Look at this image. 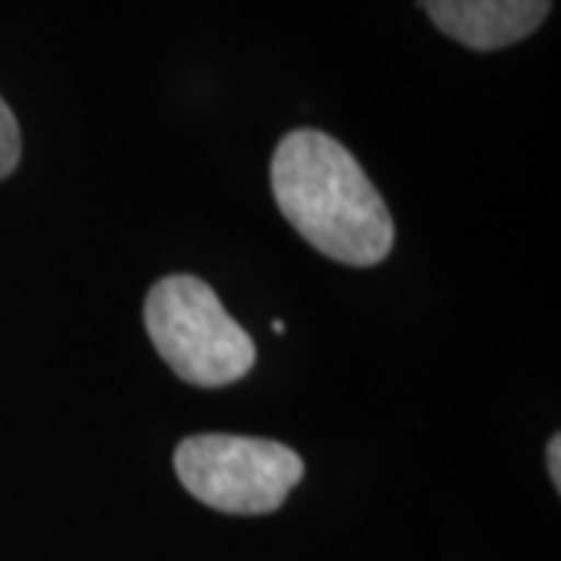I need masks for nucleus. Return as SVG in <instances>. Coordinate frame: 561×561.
<instances>
[{
	"mask_svg": "<svg viewBox=\"0 0 561 561\" xmlns=\"http://www.w3.org/2000/svg\"><path fill=\"white\" fill-rule=\"evenodd\" d=\"M421 7L446 38L471 50H500L530 38L552 0H421Z\"/></svg>",
	"mask_w": 561,
	"mask_h": 561,
	"instance_id": "obj_4",
	"label": "nucleus"
},
{
	"mask_svg": "<svg viewBox=\"0 0 561 561\" xmlns=\"http://www.w3.org/2000/svg\"><path fill=\"white\" fill-rule=\"evenodd\" d=\"M280 216L328 260L378 265L393 250V216L359 160L324 131L297 128L272 157Z\"/></svg>",
	"mask_w": 561,
	"mask_h": 561,
	"instance_id": "obj_1",
	"label": "nucleus"
},
{
	"mask_svg": "<svg viewBox=\"0 0 561 561\" xmlns=\"http://www.w3.org/2000/svg\"><path fill=\"white\" fill-rule=\"evenodd\" d=\"M546 465H549V474H552V486H561V437L556 434L549 446H546Z\"/></svg>",
	"mask_w": 561,
	"mask_h": 561,
	"instance_id": "obj_6",
	"label": "nucleus"
},
{
	"mask_svg": "<svg viewBox=\"0 0 561 561\" xmlns=\"http://www.w3.org/2000/svg\"><path fill=\"white\" fill-rule=\"evenodd\" d=\"M144 324L162 362L194 387L241 381L256 365V346L225 312L216 290L194 275L157 280L144 302Z\"/></svg>",
	"mask_w": 561,
	"mask_h": 561,
	"instance_id": "obj_2",
	"label": "nucleus"
},
{
	"mask_svg": "<svg viewBox=\"0 0 561 561\" xmlns=\"http://www.w3.org/2000/svg\"><path fill=\"white\" fill-rule=\"evenodd\" d=\"M22 157V135L20 122L13 116V110L0 98V179H7Z\"/></svg>",
	"mask_w": 561,
	"mask_h": 561,
	"instance_id": "obj_5",
	"label": "nucleus"
},
{
	"mask_svg": "<svg viewBox=\"0 0 561 561\" xmlns=\"http://www.w3.org/2000/svg\"><path fill=\"white\" fill-rule=\"evenodd\" d=\"M302 471V459L290 446L260 437L197 434L175 449V474L184 490L225 515L278 512Z\"/></svg>",
	"mask_w": 561,
	"mask_h": 561,
	"instance_id": "obj_3",
	"label": "nucleus"
}]
</instances>
